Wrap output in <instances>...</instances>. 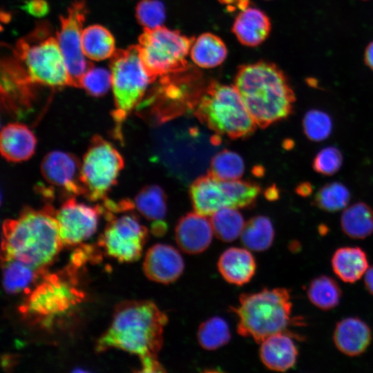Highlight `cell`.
<instances>
[{"instance_id":"cell-1","label":"cell","mask_w":373,"mask_h":373,"mask_svg":"<svg viewBox=\"0 0 373 373\" xmlns=\"http://www.w3.org/2000/svg\"><path fill=\"white\" fill-rule=\"evenodd\" d=\"M55 211L50 205L41 209L26 207L17 218L6 220L1 260L14 259L45 270L63 246Z\"/></svg>"},{"instance_id":"cell-2","label":"cell","mask_w":373,"mask_h":373,"mask_svg":"<svg viewBox=\"0 0 373 373\" xmlns=\"http://www.w3.org/2000/svg\"><path fill=\"white\" fill-rule=\"evenodd\" d=\"M234 86L256 125L262 128L287 119L293 112L294 92L274 64L258 61L240 66Z\"/></svg>"},{"instance_id":"cell-3","label":"cell","mask_w":373,"mask_h":373,"mask_svg":"<svg viewBox=\"0 0 373 373\" xmlns=\"http://www.w3.org/2000/svg\"><path fill=\"white\" fill-rule=\"evenodd\" d=\"M166 314L150 300H132L116 307L111 323L99 338L97 352L117 348L140 358L157 356L163 345Z\"/></svg>"},{"instance_id":"cell-4","label":"cell","mask_w":373,"mask_h":373,"mask_svg":"<svg viewBox=\"0 0 373 373\" xmlns=\"http://www.w3.org/2000/svg\"><path fill=\"white\" fill-rule=\"evenodd\" d=\"M231 311L238 316V333L260 343L272 334L286 332L292 311L291 294L283 287L243 294Z\"/></svg>"},{"instance_id":"cell-5","label":"cell","mask_w":373,"mask_h":373,"mask_svg":"<svg viewBox=\"0 0 373 373\" xmlns=\"http://www.w3.org/2000/svg\"><path fill=\"white\" fill-rule=\"evenodd\" d=\"M193 111L217 135L243 138L256 129V124L234 86L211 83L199 95Z\"/></svg>"},{"instance_id":"cell-6","label":"cell","mask_w":373,"mask_h":373,"mask_svg":"<svg viewBox=\"0 0 373 373\" xmlns=\"http://www.w3.org/2000/svg\"><path fill=\"white\" fill-rule=\"evenodd\" d=\"M111 87L115 108L114 135L122 139V126L128 115L142 101L149 85L153 82L140 57L137 46L115 51L111 63Z\"/></svg>"},{"instance_id":"cell-7","label":"cell","mask_w":373,"mask_h":373,"mask_svg":"<svg viewBox=\"0 0 373 373\" xmlns=\"http://www.w3.org/2000/svg\"><path fill=\"white\" fill-rule=\"evenodd\" d=\"M101 206L107 224L99 239L100 246L119 262L136 261L142 255L148 230L133 212V201L115 202L107 198Z\"/></svg>"},{"instance_id":"cell-8","label":"cell","mask_w":373,"mask_h":373,"mask_svg":"<svg viewBox=\"0 0 373 373\" xmlns=\"http://www.w3.org/2000/svg\"><path fill=\"white\" fill-rule=\"evenodd\" d=\"M17 63L31 83L70 86L68 70L56 37L44 26L17 42Z\"/></svg>"},{"instance_id":"cell-9","label":"cell","mask_w":373,"mask_h":373,"mask_svg":"<svg viewBox=\"0 0 373 373\" xmlns=\"http://www.w3.org/2000/svg\"><path fill=\"white\" fill-rule=\"evenodd\" d=\"M193 39L164 26L144 29L137 45L142 61L154 81L187 68L186 57Z\"/></svg>"},{"instance_id":"cell-10","label":"cell","mask_w":373,"mask_h":373,"mask_svg":"<svg viewBox=\"0 0 373 373\" xmlns=\"http://www.w3.org/2000/svg\"><path fill=\"white\" fill-rule=\"evenodd\" d=\"M124 166L117 149L102 136L94 135L81 163L84 196L92 202L105 200Z\"/></svg>"},{"instance_id":"cell-11","label":"cell","mask_w":373,"mask_h":373,"mask_svg":"<svg viewBox=\"0 0 373 373\" xmlns=\"http://www.w3.org/2000/svg\"><path fill=\"white\" fill-rule=\"evenodd\" d=\"M83 294L57 274H46L20 307L25 316L42 325H49L55 318L68 312L79 303Z\"/></svg>"},{"instance_id":"cell-12","label":"cell","mask_w":373,"mask_h":373,"mask_svg":"<svg viewBox=\"0 0 373 373\" xmlns=\"http://www.w3.org/2000/svg\"><path fill=\"white\" fill-rule=\"evenodd\" d=\"M87 13L85 3L76 1L60 18L57 40L63 55L70 79V86L80 87V81L91 65L85 59L82 49V26Z\"/></svg>"},{"instance_id":"cell-13","label":"cell","mask_w":373,"mask_h":373,"mask_svg":"<svg viewBox=\"0 0 373 373\" xmlns=\"http://www.w3.org/2000/svg\"><path fill=\"white\" fill-rule=\"evenodd\" d=\"M101 205L92 207L68 198L55 211L63 246H75L89 238L97 230Z\"/></svg>"},{"instance_id":"cell-14","label":"cell","mask_w":373,"mask_h":373,"mask_svg":"<svg viewBox=\"0 0 373 373\" xmlns=\"http://www.w3.org/2000/svg\"><path fill=\"white\" fill-rule=\"evenodd\" d=\"M41 173L52 187L59 189L68 196L84 195L81 181V162L73 154L62 151H52L43 158Z\"/></svg>"},{"instance_id":"cell-15","label":"cell","mask_w":373,"mask_h":373,"mask_svg":"<svg viewBox=\"0 0 373 373\" xmlns=\"http://www.w3.org/2000/svg\"><path fill=\"white\" fill-rule=\"evenodd\" d=\"M189 195L194 211L205 216H211L222 208H233L227 181L220 180L209 173L192 182Z\"/></svg>"},{"instance_id":"cell-16","label":"cell","mask_w":373,"mask_h":373,"mask_svg":"<svg viewBox=\"0 0 373 373\" xmlns=\"http://www.w3.org/2000/svg\"><path fill=\"white\" fill-rule=\"evenodd\" d=\"M184 267V260L180 252L166 244H156L149 249L143 263L146 277L162 284L175 281L182 275Z\"/></svg>"},{"instance_id":"cell-17","label":"cell","mask_w":373,"mask_h":373,"mask_svg":"<svg viewBox=\"0 0 373 373\" xmlns=\"http://www.w3.org/2000/svg\"><path fill=\"white\" fill-rule=\"evenodd\" d=\"M207 216L195 211L182 217L175 227V240L184 252L200 254L206 250L211 242L213 231Z\"/></svg>"},{"instance_id":"cell-18","label":"cell","mask_w":373,"mask_h":373,"mask_svg":"<svg viewBox=\"0 0 373 373\" xmlns=\"http://www.w3.org/2000/svg\"><path fill=\"white\" fill-rule=\"evenodd\" d=\"M372 339L368 325L356 317H347L338 321L333 332V341L336 348L349 356L362 354L370 346Z\"/></svg>"},{"instance_id":"cell-19","label":"cell","mask_w":373,"mask_h":373,"mask_svg":"<svg viewBox=\"0 0 373 373\" xmlns=\"http://www.w3.org/2000/svg\"><path fill=\"white\" fill-rule=\"evenodd\" d=\"M298 355L296 345L287 332L272 334L260 343V357L269 370H289L295 365Z\"/></svg>"},{"instance_id":"cell-20","label":"cell","mask_w":373,"mask_h":373,"mask_svg":"<svg viewBox=\"0 0 373 373\" xmlns=\"http://www.w3.org/2000/svg\"><path fill=\"white\" fill-rule=\"evenodd\" d=\"M37 139L34 133L26 125L17 122L4 126L0 135V151L8 162L28 160L35 153Z\"/></svg>"},{"instance_id":"cell-21","label":"cell","mask_w":373,"mask_h":373,"mask_svg":"<svg viewBox=\"0 0 373 373\" xmlns=\"http://www.w3.org/2000/svg\"><path fill=\"white\" fill-rule=\"evenodd\" d=\"M271 22L267 15L256 8L246 7L237 15L232 32L242 45L255 47L269 36Z\"/></svg>"},{"instance_id":"cell-22","label":"cell","mask_w":373,"mask_h":373,"mask_svg":"<svg viewBox=\"0 0 373 373\" xmlns=\"http://www.w3.org/2000/svg\"><path fill=\"white\" fill-rule=\"evenodd\" d=\"M135 209L151 222V230L155 236L165 233L167 225L164 221L166 214V195L158 185L144 186L135 195L133 201Z\"/></svg>"},{"instance_id":"cell-23","label":"cell","mask_w":373,"mask_h":373,"mask_svg":"<svg viewBox=\"0 0 373 373\" xmlns=\"http://www.w3.org/2000/svg\"><path fill=\"white\" fill-rule=\"evenodd\" d=\"M218 269L228 283L243 285L254 276L256 265L248 249L231 247L221 254L218 261Z\"/></svg>"},{"instance_id":"cell-24","label":"cell","mask_w":373,"mask_h":373,"mask_svg":"<svg viewBox=\"0 0 373 373\" xmlns=\"http://www.w3.org/2000/svg\"><path fill=\"white\" fill-rule=\"evenodd\" d=\"M331 263L336 276L347 283L361 279L369 268L367 254L358 247L337 249L332 255Z\"/></svg>"},{"instance_id":"cell-25","label":"cell","mask_w":373,"mask_h":373,"mask_svg":"<svg viewBox=\"0 0 373 373\" xmlns=\"http://www.w3.org/2000/svg\"><path fill=\"white\" fill-rule=\"evenodd\" d=\"M189 54L191 60L199 67L211 68L225 60L227 49L219 37L205 32L193 39Z\"/></svg>"},{"instance_id":"cell-26","label":"cell","mask_w":373,"mask_h":373,"mask_svg":"<svg viewBox=\"0 0 373 373\" xmlns=\"http://www.w3.org/2000/svg\"><path fill=\"white\" fill-rule=\"evenodd\" d=\"M343 232L354 239H364L373 233V209L357 202L344 209L340 219Z\"/></svg>"},{"instance_id":"cell-27","label":"cell","mask_w":373,"mask_h":373,"mask_svg":"<svg viewBox=\"0 0 373 373\" xmlns=\"http://www.w3.org/2000/svg\"><path fill=\"white\" fill-rule=\"evenodd\" d=\"M82 42L85 56L95 61L112 57L116 51L113 36L100 25H92L84 28Z\"/></svg>"},{"instance_id":"cell-28","label":"cell","mask_w":373,"mask_h":373,"mask_svg":"<svg viewBox=\"0 0 373 373\" xmlns=\"http://www.w3.org/2000/svg\"><path fill=\"white\" fill-rule=\"evenodd\" d=\"M3 285L6 292L18 294L26 291L45 270L34 269L14 259L1 260Z\"/></svg>"},{"instance_id":"cell-29","label":"cell","mask_w":373,"mask_h":373,"mask_svg":"<svg viewBox=\"0 0 373 373\" xmlns=\"http://www.w3.org/2000/svg\"><path fill=\"white\" fill-rule=\"evenodd\" d=\"M242 245L249 250L262 251L273 243L274 229L269 218L257 216L245 222L240 236Z\"/></svg>"},{"instance_id":"cell-30","label":"cell","mask_w":373,"mask_h":373,"mask_svg":"<svg viewBox=\"0 0 373 373\" xmlns=\"http://www.w3.org/2000/svg\"><path fill=\"white\" fill-rule=\"evenodd\" d=\"M307 296L315 307L327 311L339 304L342 292L336 280L328 276L321 275L310 281Z\"/></svg>"},{"instance_id":"cell-31","label":"cell","mask_w":373,"mask_h":373,"mask_svg":"<svg viewBox=\"0 0 373 373\" xmlns=\"http://www.w3.org/2000/svg\"><path fill=\"white\" fill-rule=\"evenodd\" d=\"M213 233L224 242H231L239 237L245 226L242 214L238 209L222 208L211 216Z\"/></svg>"},{"instance_id":"cell-32","label":"cell","mask_w":373,"mask_h":373,"mask_svg":"<svg viewBox=\"0 0 373 373\" xmlns=\"http://www.w3.org/2000/svg\"><path fill=\"white\" fill-rule=\"evenodd\" d=\"M350 199V191L345 184L339 182H331L318 190L312 203L322 211L334 213L346 208Z\"/></svg>"},{"instance_id":"cell-33","label":"cell","mask_w":373,"mask_h":373,"mask_svg":"<svg viewBox=\"0 0 373 373\" xmlns=\"http://www.w3.org/2000/svg\"><path fill=\"white\" fill-rule=\"evenodd\" d=\"M197 338L200 345L207 350H214L226 345L231 334L227 323L220 317L210 318L199 326Z\"/></svg>"},{"instance_id":"cell-34","label":"cell","mask_w":373,"mask_h":373,"mask_svg":"<svg viewBox=\"0 0 373 373\" xmlns=\"http://www.w3.org/2000/svg\"><path fill=\"white\" fill-rule=\"evenodd\" d=\"M244 171L245 163L241 156L224 149L212 157L209 173L222 180H233L239 179Z\"/></svg>"},{"instance_id":"cell-35","label":"cell","mask_w":373,"mask_h":373,"mask_svg":"<svg viewBox=\"0 0 373 373\" xmlns=\"http://www.w3.org/2000/svg\"><path fill=\"white\" fill-rule=\"evenodd\" d=\"M304 135L315 142L327 139L333 130V122L330 115L318 109H310L305 113L302 121Z\"/></svg>"},{"instance_id":"cell-36","label":"cell","mask_w":373,"mask_h":373,"mask_svg":"<svg viewBox=\"0 0 373 373\" xmlns=\"http://www.w3.org/2000/svg\"><path fill=\"white\" fill-rule=\"evenodd\" d=\"M111 82V72L91 64L81 79L80 87L90 95L98 97L108 91Z\"/></svg>"},{"instance_id":"cell-37","label":"cell","mask_w":373,"mask_h":373,"mask_svg":"<svg viewBox=\"0 0 373 373\" xmlns=\"http://www.w3.org/2000/svg\"><path fill=\"white\" fill-rule=\"evenodd\" d=\"M135 15L144 29H152L162 26L166 11L164 4L158 0H142L136 7Z\"/></svg>"},{"instance_id":"cell-38","label":"cell","mask_w":373,"mask_h":373,"mask_svg":"<svg viewBox=\"0 0 373 373\" xmlns=\"http://www.w3.org/2000/svg\"><path fill=\"white\" fill-rule=\"evenodd\" d=\"M343 156L340 149L334 146H328L320 150L312 160V169L321 175L332 176L341 168Z\"/></svg>"},{"instance_id":"cell-39","label":"cell","mask_w":373,"mask_h":373,"mask_svg":"<svg viewBox=\"0 0 373 373\" xmlns=\"http://www.w3.org/2000/svg\"><path fill=\"white\" fill-rule=\"evenodd\" d=\"M29 14L35 17H42L48 13L49 7L45 0H29L23 6Z\"/></svg>"},{"instance_id":"cell-40","label":"cell","mask_w":373,"mask_h":373,"mask_svg":"<svg viewBox=\"0 0 373 373\" xmlns=\"http://www.w3.org/2000/svg\"><path fill=\"white\" fill-rule=\"evenodd\" d=\"M142 372H164L163 367L157 360V356H146L140 358Z\"/></svg>"},{"instance_id":"cell-41","label":"cell","mask_w":373,"mask_h":373,"mask_svg":"<svg viewBox=\"0 0 373 373\" xmlns=\"http://www.w3.org/2000/svg\"><path fill=\"white\" fill-rule=\"evenodd\" d=\"M314 191V188L311 182L308 181H303L300 182L295 188L296 193L302 198H307L310 196Z\"/></svg>"},{"instance_id":"cell-42","label":"cell","mask_w":373,"mask_h":373,"mask_svg":"<svg viewBox=\"0 0 373 373\" xmlns=\"http://www.w3.org/2000/svg\"><path fill=\"white\" fill-rule=\"evenodd\" d=\"M364 283L366 289L373 296V265L365 274Z\"/></svg>"},{"instance_id":"cell-43","label":"cell","mask_w":373,"mask_h":373,"mask_svg":"<svg viewBox=\"0 0 373 373\" xmlns=\"http://www.w3.org/2000/svg\"><path fill=\"white\" fill-rule=\"evenodd\" d=\"M364 58L366 65L373 70V41L366 47Z\"/></svg>"},{"instance_id":"cell-44","label":"cell","mask_w":373,"mask_h":373,"mask_svg":"<svg viewBox=\"0 0 373 373\" xmlns=\"http://www.w3.org/2000/svg\"><path fill=\"white\" fill-rule=\"evenodd\" d=\"M280 196L279 189L276 186H270L267 190V198L270 200H276Z\"/></svg>"},{"instance_id":"cell-45","label":"cell","mask_w":373,"mask_h":373,"mask_svg":"<svg viewBox=\"0 0 373 373\" xmlns=\"http://www.w3.org/2000/svg\"><path fill=\"white\" fill-rule=\"evenodd\" d=\"M363 1H365V0H363Z\"/></svg>"}]
</instances>
